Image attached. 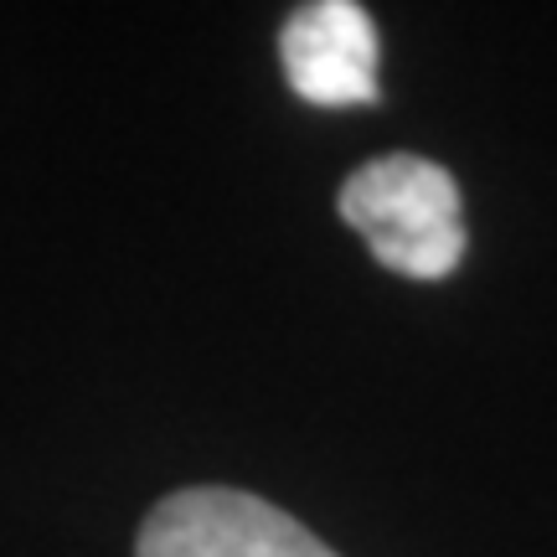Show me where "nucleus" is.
<instances>
[{
    "instance_id": "f03ea898",
    "label": "nucleus",
    "mask_w": 557,
    "mask_h": 557,
    "mask_svg": "<svg viewBox=\"0 0 557 557\" xmlns=\"http://www.w3.org/2000/svg\"><path fill=\"white\" fill-rule=\"evenodd\" d=\"M135 557H336L289 511L233 491L191 485L145 517Z\"/></svg>"
},
{
    "instance_id": "f257e3e1",
    "label": "nucleus",
    "mask_w": 557,
    "mask_h": 557,
    "mask_svg": "<svg viewBox=\"0 0 557 557\" xmlns=\"http://www.w3.org/2000/svg\"><path fill=\"white\" fill-rule=\"evenodd\" d=\"M341 218L357 227L382 269L403 278H449L470 248L459 181L429 156H393L367 160L341 186Z\"/></svg>"
},
{
    "instance_id": "7ed1b4c3",
    "label": "nucleus",
    "mask_w": 557,
    "mask_h": 557,
    "mask_svg": "<svg viewBox=\"0 0 557 557\" xmlns=\"http://www.w3.org/2000/svg\"><path fill=\"white\" fill-rule=\"evenodd\" d=\"M278 62L305 103L320 109L377 103V26L357 0L299 5L278 32Z\"/></svg>"
}]
</instances>
